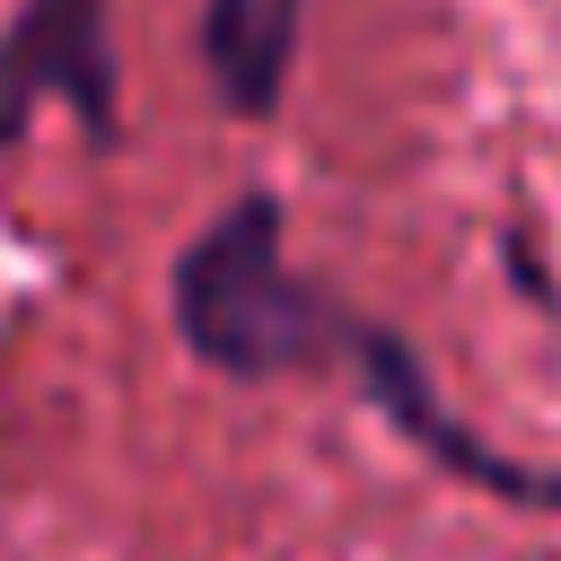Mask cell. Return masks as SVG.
Returning a JSON list of instances; mask_svg holds the SVG:
<instances>
[{
	"label": "cell",
	"instance_id": "6da1fadb",
	"mask_svg": "<svg viewBox=\"0 0 561 561\" xmlns=\"http://www.w3.org/2000/svg\"><path fill=\"white\" fill-rule=\"evenodd\" d=\"M280 237H289L280 193H237L210 228L184 237V254L167 272V307H175L184 351L237 386L342 368V342L359 324V307H342L289 272Z\"/></svg>",
	"mask_w": 561,
	"mask_h": 561
},
{
	"label": "cell",
	"instance_id": "7a4b0ae2",
	"mask_svg": "<svg viewBox=\"0 0 561 561\" xmlns=\"http://www.w3.org/2000/svg\"><path fill=\"white\" fill-rule=\"evenodd\" d=\"M35 105H70L79 131L105 149L123 131V70L105 35V0H18L0 26V149L26 140Z\"/></svg>",
	"mask_w": 561,
	"mask_h": 561
},
{
	"label": "cell",
	"instance_id": "3957f363",
	"mask_svg": "<svg viewBox=\"0 0 561 561\" xmlns=\"http://www.w3.org/2000/svg\"><path fill=\"white\" fill-rule=\"evenodd\" d=\"M342 368L359 377V394L438 465V473H456V482H473V491H491V500H517V508H561V473H543V465H517V456H500L491 438H473L456 412H447V394H438V377H430V359L403 342V333H386V324H351V342H342Z\"/></svg>",
	"mask_w": 561,
	"mask_h": 561
},
{
	"label": "cell",
	"instance_id": "277c9868",
	"mask_svg": "<svg viewBox=\"0 0 561 561\" xmlns=\"http://www.w3.org/2000/svg\"><path fill=\"white\" fill-rule=\"evenodd\" d=\"M298 18L307 0H202V70L237 123H272L298 70Z\"/></svg>",
	"mask_w": 561,
	"mask_h": 561
}]
</instances>
